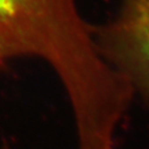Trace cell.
Segmentation results:
<instances>
[{"label":"cell","instance_id":"1","mask_svg":"<svg viewBox=\"0 0 149 149\" xmlns=\"http://www.w3.org/2000/svg\"><path fill=\"white\" fill-rule=\"evenodd\" d=\"M26 57L54 70L79 130L107 127L130 106L132 88L102 57L77 0H0V70Z\"/></svg>","mask_w":149,"mask_h":149},{"label":"cell","instance_id":"2","mask_svg":"<svg viewBox=\"0 0 149 149\" xmlns=\"http://www.w3.org/2000/svg\"><path fill=\"white\" fill-rule=\"evenodd\" d=\"M100 55L149 102V0H122L112 21L93 27Z\"/></svg>","mask_w":149,"mask_h":149}]
</instances>
